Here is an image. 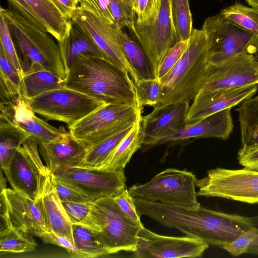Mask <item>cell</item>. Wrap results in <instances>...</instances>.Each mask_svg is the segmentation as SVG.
<instances>
[{
  "label": "cell",
  "instance_id": "obj_33",
  "mask_svg": "<svg viewBox=\"0 0 258 258\" xmlns=\"http://www.w3.org/2000/svg\"><path fill=\"white\" fill-rule=\"evenodd\" d=\"M133 126L129 127L122 132L102 140L88 148L83 160L79 165L73 168L87 169H97L99 168L108 155L127 134Z\"/></svg>",
  "mask_w": 258,
  "mask_h": 258
},
{
  "label": "cell",
  "instance_id": "obj_19",
  "mask_svg": "<svg viewBox=\"0 0 258 258\" xmlns=\"http://www.w3.org/2000/svg\"><path fill=\"white\" fill-rule=\"evenodd\" d=\"M0 116L5 117L25 130L38 144L63 141L69 132L56 128L38 117L23 98L15 103L0 104Z\"/></svg>",
  "mask_w": 258,
  "mask_h": 258
},
{
  "label": "cell",
  "instance_id": "obj_21",
  "mask_svg": "<svg viewBox=\"0 0 258 258\" xmlns=\"http://www.w3.org/2000/svg\"><path fill=\"white\" fill-rule=\"evenodd\" d=\"M189 107V102H184L142 116V151H147L157 140L184 126Z\"/></svg>",
  "mask_w": 258,
  "mask_h": 258
},
{
  "label": "cell",
  "instance_id": "obj_49",
  "mask_svg": "<svg viewBox=\"0 0 258 258\" xmlns=\"http://www.w3.org/2000/svg\"><path fill=\"white\" fill-rule=\"evenodd\" d=\"M0 234L9 230L12 227L6 197L4 192L0 193Z\"/></svg>",
  "mask_w": 258,
  "mask_h": 258
},
{
  "label": "cell",
  "instance_id": "obj_7",
  "mask_svg": "<svg viewBox=\"0 0 258 258\" xmlns=\"http://www.w3.org/2000/svg\"><path fill=\"white\" fill-rule=\"evenodd\" d=\"M142 108L107 104L69 127L72 136L86 149L133 126L141 119Z\"/></svg>",
  "mask_w": 258,
  "mask_h": 258
},
{
  "label": "cell",
  "instance_id": "obj_46",
  "mask_svg": "<svg viewBox=\"0 0 258 258\" xmlns=\"http://www.w3.org/2000/svg\"><path fill=\"white\" fill-rule=\"evenodd\" d=\"M40 239L45 243L53 244L64 248L69 253L71 257L87 258L88 255L80 250L66 237L49 232L43 235Z\"/></svg>",
  "mask_w": 258,
  "mask_h": 258
},
{
  "label": "cell",
  "instance_id": "obj_48",
  "mask_svg": "<svg viewBox=\"0 0 258 258\" xmlns=\"http://www.w3.org/2000/svg\"><path fill=\"white\" fill-rule=\"evenodd\" d=\"M7 1L9 7L15 9L32 21L41 23L33 10L25 0Z\"/></svg>",
  "mask_w": 258,
  "mask_h": 258
},
{
  "label": "cell",
  "instance_id": "obj_40",
  "mask_svg": "<svg viewBox=\"0 0 258 258\" xmlns=\"http://www.w3.org/2000/svg\"><path fill=\"white\" fill-rule=\"evenodd\" d=\"M189 43V39L185 41H178L166 51L158 66L157 79L160 80L170 71L186 50Z\"/></svg>",
  "mask_w": 258,
  "mask_h": 258
},
{
  "label": "cell",
  "instance_id": "obj_53",
  "mask_svg": "<svg viewBox=\"0 0 258 258\" xmlns=\"http://www.w3.org/2000/svg\"><path fill=\"white\" fill-rule=\"evenodd\" d=\"M252 225L258 228V215L249 217Z\"/></svg>",
  "mask_w": 258,
  "mask_h": 258
},
{
  "label": "cell",
  "instance_id": "obj_3",
  "mask_svg": "<svg viewBox=\"0 0 258 258\" xmlns=\"http://www.w3.org/2000/svg\"><path fill=\"white\" fill-rule=\"evenodd\" d=\"M0 15L7 22L23 74L45 70L65 80L67 73L58 45L43 25L10 7H1Z\"/></svg>",
  "mask_w": 258,
  "mask_h": 258
},
{
  "label": "cell",
  "instance_id": "obj_28",
  "mask_svg": "<svg viewBox=\"0 0 258 258\" xmlns=\"http://www.w3.org/2000/svg\"><path fill=\"white\" fill-rule=\"evenodd\" d=\"M23 98L22 76L0 48V104L15 103Z\"/></svg>",
  "mask_w": 258,
  "mask_h": 258
},
{
  "label": "cell",
  "instance_id": "obj_20",
  "mask_svg": "<svg viewBox=\"0 0 258 258\" xmlns=\"http://www.w3.org/2000/svg\"><path fill=\"white\" fill-rule=\"evenodd\" d=\"M233 127L231 108L225 109L196 123L185 124L154 142L149 149L158 145L190 139L216 138L225 141L229 138Z\"/></svg>",
  "mask_w": 258,
  "mask_h": 258
},
{
  "label": "cell",
  "instance_id": "obj_6",
  "mask_svg": "<svg viewBox=\"0 0 258 258\" xmlns=\"http://www.w3.org/2000/svg\"><path fill=\"white\" fill-rule=\"evenodd\" d=\"M197 181L196 175L186 169L167 168L150 181L128 189L134 199L198 210L201 206L197 200Z\"/></svg>",
  "mask_w": 258,
  "mask_h": 258
},
{
  "label": "cell",
  "instance_id": "obj_4",
  "mask_svg": "<svg viewBox=\"0 0 258 258\" xmlns=\"http://www.w3.org/2000/svg\"><path fill=\"white\" fill-rule=\"evenodd\" d=\"M209 58L205 33L202 29H194L186 50L159 80L162 85L161 98L152 112L193 100L203 86Z\"/></svg>",
  "mask_w": 258,
  "mask_h": 258
},
{
  "label": "cell",
  "instance_id": "obj_38",
  "mask_svg": "<svg viewBox=\"0 0 258 258\" xmlns=\"http://www.w3.org/2000/svg\"><path fill=\"white\" fill-rule=\"evenodd\" d=\"M134 83L140 107H155L161 98L162 85L159 79L139 80Z\"/></svg>",
  "mask_w": 258,
  "mask_h": 258
},
{
  "label": "cell",
  "instance_id": "obj_30",
  "mask_svg": "<svg viewBox=\"0 0 258 258\" xmlns=\"http://www.w3.org/2000/svg\"><path fill=\"white\" fill-rule=\"evenodd\" d=\"M121 45L139 80L155 78L149 60L138 43L133 39L123 29L118 27Z\"/></svg>",
  "mask_w": 258,
  "mask_h": 258
},
{
  "label": "cell",
  "instance_id": "obj_24",
  "mask_svg": "<svg viewBox=\"0 0 258 258\" xmlns=\"http://www.w3.org/2000/svg\"><path fill=\"white\" fill-rule=\"evenodd\" d=\"M42 201L51 232L66 237L74 244L72 232L73 224L52 184L51 173L46 180L43 192Z\"/></svg>",
  "mask_w": 258,
  "mask_h": 258
},
{
  "label": "cell",
  "instance_id": "obj_10",
  "mask_svg": "<svg viewBox=\"0 0 258 258\" xmlns=\"http://www.w3.org/2000/svg\"><path fill=\"white\" fill-rule=\"evenodd\" d=\"M198 196L215 197L254 204L258 203V171L243 167H217L198 179Z\"/></svg>",
  "mask_w": 258,
  "mask_h": 258
},
{
  "label": "cell",
  "instance_id": "obj_5",
  "mask_svg": "<svg viewBox=\"0 0 258 258\" xmlns=\"http://www.w3.org/2000/svg\"><path fill=\"white\" fill-rule=\"evenodd\" d=\"M88 227L98 232L109 254L121 251L134 252L138 234L144 227L127 217L113 197L91 203Z\"/></svg>",
  "mask_w": 258,
  "mask_h": 258
},
{
  "label": "cell",
  "instance_id": "obj_55",
  "mask_svg": "<svg viewBox=\"0 0 258 258\" xmlns=\"http://www.w3.org/2000/svg\"><path fill=\"white\" fill-rule=\"evenodd\" d=\"M256 56V57L257 58V59H258V52H257V53L255 54V55Z\"/></svg>",
  "mask_w": 258,
  "mask_h": 258
},
{
  "label": "cell",
  "instance_id": "obj_13",
  "mask_svg": "<svg viewBox=\"0 0 258 258\" xmlns=\"http://www.w3.org/2000/svg\"><path fill=\"white\" fill-rule=\"evenodd\" d=\"M96 44L103 57L129 73L134 83L138 76L123 51L117 28L95 14L78 6L71 19Z\"/></svg>",
  "mask_w": 258,
  "mask_h": 258
},
{
  "label": "cell",
  "instance_id": "obj_12",
  "mask_svg": "<svg viewBox=\"0 0 258 258\" xmlns=\"http://www.w3.org/2000/svg\"><path fill=\"white\" fill-rule=\"evenodd\" d=\"M133 35L146 53L156 78L163 57L178 41L172 21L170 0H159L157 12L150 21L135 22Z\"/></svg>",
  "mask_w": 258,
  "mask_h": 258
},
{
  "label": "cell",
  "instance_id": "obj_26",
  "mask_svg": "<svg viewBox=\"0 0 258 258\" xmlns=\"http://www.w3.org/2000/svg\"><path fill=\"white\" fill-rule=\"evenodd\" d=\"M33 10L47 31L57 42L62 40L70 28V21L64 18L50 0H25Z\"/></svg>",
  "mask_w": 258,
  "mask_h": 258
},
{
  "label": "cell",
  "instance_id": "obj_32",
  "mask_svg": "<svg viewBox=\"0 0 258 258\" xmlns=\"http://www.w3.org/2000/svg\"><path fill=\"white\" fill-rule=\"evenodd\" d=\"M72 232L75 245L89 257L110 254L97 231L84 225L73 224Z\"/></svg>",
  "mask_w": 258,
  "mask_h": 258
},
{
  "label": "cell",
  "instance_id": "obj_44",
  "mask_svg": "<svg viewBox=\"0 0 258 258\" xmlns=\"http://www.w3.org/2000/svg\"><path fill=\"white\" fill-rule=\"evenodd\" d=\"M113 198L121 210L131 220L143 226L134 201L128 189L126 188Z\"/></svg>",
  "mask_w": 258,
  "mask_h": 258
},
{
  "label": "cell",
  "instance_id": "obj_52",
  "mask_svg": "<svg viewBox=\"0 0 258 258\" xmlns=\"http://www.w3.org/2000/svg\"><path fill=\"white\" fill-rule=\"evenodd\" d=\"M3 169H1V179H0V188L1 191L4 190L7 188V182L5 177L3 173Z\"/></svg>",
  "mask_w": 258,
  "mask_h": 258
},
{
  "label": "cell",
  "instance_id": "obj_15",
  "mask_svg": "<svg viewBox=\"0 0 258 258\" xmlns=\"http://www.w3.org/2000/svg\"><path fill=\"white\" fill-rule=\"evenodd\" d=\"M53 175L68 185L87 196L93 202L102 198L114 197L126 188L124 170L109 171L71 168Z\"/></svg>",
  "mask_w": 258,
  "mask_h": 258
},
{
  "label": "cell",
  "instance_id": "obj_37",
  "mask_svg": "<svg viewBox=\"0 0 258 258\" xmlns=\"http://www.w3.org/2000/svg\"><path fill=\"white\" fill-rule=\"evenodd\" d=\"M110 10L116 26L127 28L133 34L136 15L133 0H108Z\"/></svg>",
  "mask_w": 258,
  "mask_h": 258
},
{
  "label": "cell",
  "instance_id": "obj_11",
  "mask_svg": "<svg viewBox=\"0 0 258 258\" xmlns=\"http://www.w3.org/2000/svg\"><path fill=\"white\" fill-rule=\"evenodd\" d=\"M3 171L13 189L34 200L42 198L51 174L40 159L38 143L31 137L20 147Z\"/></svg>",
  "mask_w": 258,
  "mask_h": 258
},
{
  "label": "cell",
  "instance_id": "obj_47",
  "mask_svg": "<svg viewBox=\"0 0 258 258\" xmlns=\"http://www.w3.org/2000/svg\"><path fill=\"white\" fill-rule=\"evenodd\" d=\"M237 160L243 167L258 171V145L241 146L237 152Z\"/></svg>",
  "mask_w": 258,
  "mask_h": 258
},
{
  "label": "cell",
  "instance_id": "obj_23",
  "mask_svg": "<svg viewBox=\"0 0 258 258\" xmlns=\"http://www.w3.org/2000/svg\"><path fill=\"white\" fill-rule=\"evenodd\" d=\"M70 21L71 26L67 36L57 42L67 75L80 55L104 57L94 41L71 20Z\"/></svg>",
  "mask_w": 258,
  "mask_h": 258
},
{
  "label": "cell",
  "instance_id": "obj_29",
  "mask_svg": "<svg viewBox=\"0 0 258 258\" xmlns=\"http://www.w3.org/2000/svg\"><path fill=\"white\" fill-rule=\"evenodd\" d=\"M253 96L244 100L235 109L238 115L241 146L258 145V95Z\"/></svg>",
  "mask_w": 258,
  "mask_h": 258
},
{
  "label": "cell",
  "instance_id": "obj_39",
  "mask_svg": "<svg viewBox=\"0 0 258 258\" xmlns=\"http://www.w3.org/2000/svg\"><path fill=\"white\" fill-rule=\"evenodd\" d=\"M1 47L6 56L23 76V72L17 52L10 33L7 22L4 16L0 15Z\"/></svg>",
  "mask_w": 258,
  "mask_h": 258
},
{
  "label": "cell",
  "instance_id": "obj_8",
  "mask_svg": "<svg viewBox=\"0 0 258 258\" xmlns=\"http://www.w3.org/2000/svg\"><path fill=\"white\" fill-rule=\"evenodd\" d=\"M201 29L207 37L209 64L240 55H255L258 52V38L220 13L206 19Z\"/></svg>",
  "mask_w": 258,
  "mask_h": 258
},
{
  "label": "cell",
  "instance_id": "obj_14",
  "mask_svg": "<svg viewBox=\"0 0 258 258\" xmlns=\"http://www.w3.org/2000/svg\"><path fill=\"white\" fill-rule=\"evenodd\" d=\"M252 85L258 86V59L254 55L244 54L209 64L200 91H225Z\"/></svg>",
  "mask_w": 258,
  "mask_h": 258
},
{
  "label": "cell",
  "instance_id": "obj_2",
  "mask_svg": "<svg viewBox=\"0 0 258 258\" xmlns=\"http://www.w3.org/2000/svg\"><path fill=\"white\" fill-rule=\"evenodd\" d=\"M130 76L103 57L82 55L68 72L64 85L106 104L141 107Z\"/></svg>",
  "mask_w": 258,
  "mask_h": 258
},
{
  "label": "cell",
  "instance_id": "obj_50",
  "mask_svg": "<svg viewBox=\"0 0 258 258\" xmlns=\"http://www.w3.org/2000/svg\"><path fill=\"white\" fill-rule=\"evenodd\" d=\"M63 17L70 20L78 6V0H50Z\"/></svg>",
  "mask_w": 258,
  "mask_h": 258
},
{
  "label": "cell",
  "instance_id": "obj_1",
  "mask_svg": "<svg viewBox=\"0 0 258 258\" xmlns=\"http://www.w3.org/2000/svg\"><path fill=\"white\" fill-rule=\"evenodd\" d=\"M134 201L141 216H148L209 246L222 248L252 226L249 217L202 206L198 210H190L141 199H134Z\"/></svg>",
  "mask_w": 258,
  "mask_h": 258
},
{
  "label": "cell",
  "instance_id": "obj_56",
  "mask_svg": "<svg viewBox=\"0 0 258 258\" xmlns=\"http://www.w3.org/2000/svg\"><path fill=\"white\" fill-rule=\"evenodd\" d=\"M78 1H79V0H78Z\"/></svg>",
  "mask_w": 258,
  "mask_h": 258
},
{
  "label": "cell",
  "instance_id": "obj_9",
  "mask_svg": "<svg viewBox=\"0 0 258 258\" xmlns=\"http://www.w3.org/2000/svg\"><path fill=\"white\" fill-rule=\"evenodd\" d=\"M29 107L47 120L66 123L69 127L107 104L65 87L26 100Z\"/></svg>",
  "mask_w": 258,
  "mask_h": 258
},
{
  "label": "cell",
  "instance_id": "obj_16",
  "mask_svg": "<svg viewBox=\"0 0 258 258\" xmlns=\"http://www.w3.org/2000/svg\"><path fill=\"white\" fill-rule=\"evenodd\" d=\"M209 245L188 236L175 237L162 235L143 227L138 234L135 257H200Z\"/></svg>",
  "mask_w": 258,
  "mask_h": 258
},
{
  "label": "cell",
  "instance_id": "obj_36",
  "mask_svg": "<svg viewBox=\"0 0 258 258\" xmlns=\"http://www.w3.org/2000/svg\"><path fill=\"white\" fill-rule=\"evenodd\" d=\"M170 4L172 21L178 41L188 40L193 31L189 0H170Z\"/></svg>",
  "mask_w": 258,
  "mask_h": 258
},
{
  "label": "cell",
  "instance_id": "obj_18",
  "mask_svg": "<svg viewBox=\"0 0 258 258\" xmlns=\"http://www.w3.org/2000/svg\"><path fill=\"white\" fill-rule=\"evenodd\" d=\"M258 86L252 85L228 90L200 91L189 106L185 124L198 122L209 116L240 104L253 96Z\"/></svg>",
  "mask_w": 258,
  "mask_h": 258
},
{
  "label": "cell",
  "instance_id": "obj_45",
  "mask_svg": "<svg viewBox=\"0 0 258 258\" xmlns=\"http://www.w3.org/2000/svg\"><path fill=\"white\" fill-rule=\"evenodd\" d=\"M136 23H145L152 20L155 16L159 0H133Z\"/></svg>",
  "mask_w": 258,
  "mask_h": 258
},
{
  "label": "cell",
  "instance_id": "obj_34",
  "mask_svg": "<svg viewBox=\"0 0 258 258\" xmlns=\"http://www.w3.org/2000/svg\"><path fill=\"white\" fill-rule=\"evenodd\" d=\"M33 235L27 231L13 227L0 234V252L22 253L35 250L37 244Z\"/></svg>",
  "mask_w": 258,
  "mask_h": 258
},
{
  "label": "cell",
  "instance_id": "obj_41",
  "mask_svg": "<svg viewBox=\"0 0 258 258\" xmlns=\"http://www.w3.org/2000/svg\"><path fill=\"white\" fill-rule=\"evenodd\" d=\"M91 202H62L72 224L88 226L91 211Z\"/></svg>",
  "mask_w": 258,
  "mask_h": 258
},
{
  "label": "cell",
  "instance_id": "obj_43",
  "mask_svg": "<svg viewBox=\"0 0 258 258\" xmlns=\"http://www.w3.org/2000/svg\"><path fill=\"white\" fill-rule=\"evenodd\" d=\"M78 6L95 14L107 24L117 26L111 13L108 0H79Z\"/></svg>",
  "mask_w": 258,
  "mask_h": 258
},
{
  "label": "cell",
  "instance_id": "obj_54",
  "mask_svg": "<svg viewBox=\"0 0 258 258\" xmlns=\"http://www.w3.org/2000/svg\"><path fill=\"white\" fill-rule=\"evenodd\" d=\"M246 1L250 7L258 8V0H246Z\"/></svg>",
  "mask_w": 258,
  "mask_h": 258
},
{
  "label": "cell",
  "instance_id": "obj_22",
  "mask_svg": "<svg viewBox=\"0 0 258 258\" xmlns=\"http://www.w3.org/2000/svg\"><path fill=\"white\" fill-rule=\"evenodd\" d=\"M39 151L52 174L75 167L84 159L86 149L70 133L61 142L38 144Z\"/></svg>",
  "mask_w": 258,
  "mask_h": 258
},
{
  "label": "cell",
  "instance_id": "obj_35",
  "mask_svg": "<svg viewBox=\"0 0 258 258\" xmlns=\"http://www.w3.org/2000/svg\"><path fill=\"white\" fill-rule=\"evenodd\" d=\"M220 13L258 38V8L236 3L222 9Z\"/></svg>",
  "mask_w": 258,
  "mask_h": 258
},
{
  "label": "cell",
  "instance_id": "obj_42",
  "mask_svg": "<svg viewBox=\"0 0 258 258\" xmlns=\"http://www.w3.org/2000/svg\"><path fill=\"white\" fill-rule=\"evenodd\" d=\"M51 180L61 202H93L87 196L58 179L52 174Z\"/></svg>",
  "mask_w": 258,
  "mask_h": 258
},
{
  "label": "cell",
  "instance_id": "obj_27",
  "mask_svg": "<svg viewBox=\"0 0 258 258\" xmlns=\"http://www.w3.org/2000/svg\"><path fill=\"white\" fill-rule=\"evenodd\" d=\"M30 136L12 121L0 116V165L3 170L10 164L18 150Z\"/></svg>",
  "mask_w": 258,
  "mask_h": 258
},
{
  "label": "cell",
  "instance_id": "obj_51",
  "mask_svg": "<svg viewBox=\"0 0 258 258\" xmlns=\"http://www.w3.org/2000/svg\"><path fill=\"white\" fill-rule=\"evenodd\" d=\"M243 233L247 244L246 253L258 255V228L252 226Z\"/></svg>",
  "mask_w": 258,
  "mask_h": 258
},
{
  "label": "cell",
  "instance_id": "obj_31",
  "mask_svg": "<svg viewBox=\"0 0 258 258\" xmlns=\"http://www.w3.org/2000/svg\"><path fill=\"white\" fill-rule=\"evenodd\" d=\"M22 83L26 100L64 87V80L45 70L35 71L24 74Z\"/></svg>",
  "mask_w": 258,
  "mask_h": 258
},
{
  "label": "cell",
  "instance_id": "obj_25",
  "mask_svg": "<svg viewBox=\"0 0 258 258\" xmlns=\"http://www.w3.org/2000/svg\"><path fill=\"white\" fill-rule=\"evenodd\" d=\"M141 120L133 126L97 169L109 171L123 170L134 153L143 146Z\"/></svg>",
  "mask_w": 258,
  "mask_h": 258
},
{
  "label": "cell",
  "instance_id": "obj_17",
  "mask_svg": "<svg viewBox=\"0 0 258 258\" xmlns=\"http://www.w3.org/2000/svg\"><path fill=\"white\" fill-rule=\"evenodd\" d=\"M3 191L13 226L21 228L39 238L51 232L42 198L34 200L10 188H6Z\"/></svg>",
  "mask_w": 258,
  "mask_h": 258
}]
</instances>
